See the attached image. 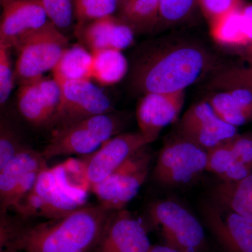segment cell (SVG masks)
Segmentation results:
<instances>
[{
	"label": "cell",
	"mask_w": 252,
	"mask_h": 252,
	"mask_svg": "<svg viewBox=\"0 0 252 252\" xmlns=\"http://www.w3.org/2000/svg\"><path fill=\"white\" fill-rule=\"evenodd\" d=\"M207 151L180 135L164 144L154 175L166 187L187 185L207 169Z\"/></svg>",
	"instance_id": "obj_10"
},
{
	"label": "cell",
	"mask_w": 252,
	"mask_h": 252,
	"mask_svg": "<svg viewBox=\"0 0 252 252\" xmlns=\"http://www.w3.org/2000/svg\"><path fill=\"white\" fill-rule=\"evenodd\" d=\"M86 197L87 193L68 185L56 167L46 165L31 191L14 209L23 217L54 220L84 207Z\"/></svg>",
	"instance_id": "obj_3"
},
{
	"label": "cell",
	"mask_w": 252,
	"mask_h": 252,
	"mask_svg": "<svg viewBox=\"0 0 252 252\" xmlns=\"http://www.w3.org/2000/svg\"><path fill=\"white\" fill-rule=\"evenodd\" d=\"M210 85L217 91L235 87L252 89V64L249 67L225 68L212 77Z\"/></svg>",
	"instance_id": "obj_27"
},
{
	"label": "cell",
	"mask_w": 252,
	"mask_h": 252,
	"mask_svg": "<svg viewBox=\"0 0 252 252\" xmlns=\"http://www.w3.org/2000/svg\"><path fill=\"white\" fill-rule=\"evenodd\" d=\"M149 214L167 246L180 252H199L203 249V226L183 205L172 200H160L151 205Z\"/></svg>",
	"instance_id": "obj_8"
},
{
	"label": "cell",
	"mask_w": 252,
	"mask_h": 252,
	"mask_svg": "<svg viewBox=\"0 0 252 252\" xmlns=\"http://www.w3.org/2000/svg\"><path fill=\"white\" fill-rule=\"evenodd\" d=\"M113 212L84 206L64 216L29 226L1 217V249L18 252H94Z\"/></svg>",
	"instance_id": "obj_1"
},
{
	"label": "cell",
	"mask_w": 252,
	"mask_h": 252,
	"mask_svg": "<svg viewBox=\"0 0 252 252\" xmlns=\"http://www.w3.org/2000/svg\"><path fill=\"white\" fill-rule=\"evenodd\" d=\"M198 8V0H160L157 30L166 29L187 22Z\"/></svg>",
	"instance_id": "obj_25"
},
{
	"label": "cell",
	"mask_w": 252,
	"mask_h": 252,
	"mask_svg": "<svg viewBox=\"0 0 252 252\" xmlns=\"http://www.w3.org/2000/svg\"><path fill=\"white\" fill-rule=\"evenodd\" d=\"M91 78L99 85L118 84L128 71V63L122 51L100 50L92 52Z\"/></svg>",
	"instance_id": "obj_22"
},
{
	"label": "cell",
	"mask_w": 252,
	"mask_h": 252,
	"mask_svg": "<svg viewBox=\"0 0 252 252\" xmlns=\"http://www.w3.org/2000/svg\"><path fill=\"white\" fill-rule=\"evenodd\" d=\"M1 252H18L14 251V250H10V249L5 248L1 249Z\"/></svg>",
	"instance_id": "obj_35"
},
{
	"label": "cell",
	"mask_w": 252,
	"mask_h": 252,
	"mask_svg": "<svg viewBox=\"0 0 252 252\" xmlns=\"http://www.w3.org/2000/svg\"><path fill=\"white\" fill-rule=\"evenodd\" d=\"M225 122L238 127L252 122V89L235 87L217 91L207 99Z\"/></svg>",
	"instance_id": "obj_19"
},
{
	"label": "cell",
	"mask_w": 252,
	"mask_h": 252,
	"mask_svg": "<svg viewBox=\"0 0 252 252\" xmlns=\"http://www.w3.org/2000/svg\"><path fill=\"white\" fill-rule=\"evenodd\" d=\"M123 126L122 118L113 112L88 118L52 132V137L41 154L46 160L61 156L89 155L120 134Z\"/></svg>",
	"instance_id": "obj_4"
},
{
	"label": "cell",
	"mask_w": 252,
	"mask_h": 252,
	"mask_svg": "<svg viewBox=\"0 0 252 252\" xmlns=\"http://www.w3.org/2000/svg\"><path fill=\"white\" fill-rule=\"evenodd\" d=\"M9 49L0 46V104L4 105L9 98L15 84Z\"/></svg>",
	"instance_id": "obj_31"
},
{
	"label": "cell",
	"mask_w": 252,
	"mask_h": 252,
	"mask_svg": "<svg viewBox=\"0 0 252 252\" xmlns=\"http://www.w3.org/2000/svg\"><path fill=\"white\" fill-rule=\"evenodd\" d=\"M240 3L241 0H198L199 9L210 26L240 9Z\"/></svg>",
	"instance_id": "obj_29"
},
{
	"label": "cell",
	"mask_w": 252,
	"mask_h": 252,
	"mask_svg": "<svg viewBox=\"0 0 252 252\" xmlns=\"http://www.w3.org/2000/svg\"><path fill=\"white\" fill-rule=\"evenodd\" d=\"M160 0H119L116 16L135 33H150L157 30Z\"/></svg>",
	"instance_id": "obj_20"
},
{
	"label": "cell",
	"mask_w": 252,
	"mask_h": 252,
	"mask_svg": "<svg viewBox=\"0 0 252 252\" xmlns=\"http://www.w3.org/2000/svg\"><path fill=\"white\" fill-rule=\"evenodd\" d=\"M60 86L61 96L59 107L47 126L52 132L88 118L114 111L108 96L91 80L67 81Z\"/></svg>",
	"instance_id": "obj_7"
},
{
	"label": "cell",
	"mask_w": 252,
	"mask_h": 252,
	"mask_svg": "<svg viewBox=\"0 0 252 252\" xmlns=\"http://www.w3.org/2000/svg\"><path fill=\"white\" fill-rule=\"evenodd\" d=\"M228 144L235 157L252 169V133L238 134Z\"/></svg>",
	"instance_id": "obj_32"
},
{
	"label": "cell",
	"mask_w": 252,
	"mask_h": 252,
	"mask_svg": "<svg viewBox=\"0 0 252 252\" xmlns=\"http://www.w3.org/2000/svg\"><path fill=\"white\" fill-rule=\"evenodd\" d=\"M47 165L41 152L24 147L0 168L1 215L15 208L34 187L38 176Z\"/></svg>",
	"instance_id": "obj_11"
},
{
	"label": "cell",
	"mask_w": 252,
	"mask_h": 252,
	"mask_svg": "<svg viewBox=\"0 0 252 252\" xmlns=\"http://www.w3.org/2000/svg\"><path fill=\"white\" fill-rule=\"evenodd\" d=\"M185 91L172 94H147L139 102L136 112L142 135L154 142L164 127L177 120L185 103Z\"/></svg>",
	"instance_id": "obj_17"
},
{
	"label": "cell",
	"mask_w": 252,
	"mask_h": 252,
	"mask_svg": "<svg viewBox=\"0 0 252 252\" xmlns=\"http://www.w3.org/2000/svg\"><path fill=\"white\" fill-rule=\"evenodd\" d=\"M75 33L91 53L106 49L122 51L135 41V32L115 14L77 25Z\"/></svg>",
	"instance_id": "obj_18"
},
{
	"label": "cell",
	"mask_w": 252,
	"mask_h": 252,
	"mask_svg": "<svg viewBox=\"0 0 252 252\" xmlns=\"http://www.w3.org/2000/svg\"><path fill=\"white\" fill-rule=\"evenodd\" d=\"M24 147L18 134L4 122L0 126V168L6 165Z\"/></svg>",
	"instance_id": "obj_30"
},
{
	"label": "cell",
	"mask_w": 252,
	"mask_h": 252,
	"mask_svg": "<svg viewBox=\"0 0 252 252\" xmlns=\"http://www.w3.org/2000/svg\"><path fill=\"white\" fill-rule=\"evenodd\" d=\"M213 56L203 46L189 41L152 45L135 61L130 85L137 94L185 91L211 70Z\"/></svg>",
	"instance_id": "obj_2"
},
{
	"label": "cell",
	"mask_w": 252,
	"mask_h": 252,
	"mask_svg": "<svg viewBox=\"0 0 252 252\" xmlns=\"http://www.w3.org/2000/svg\"><path fill=\"white\" fill-rule=\"evenodd\" d=\"M152 156L147 146L129 157L105 180L94 186L91 191L99 200V205L109 211L124 209L145 182Z\"/></svg>",
	"instance_id": "obj_9"
},
{
	"label": "cell",
	"mask_w": 252,
	"mask_h": 252,
	"mask_svg": "<svg viewBox=\"0 0 252 252\" xmlns=\"http://www.w3.org/2000/svg\"><path fill=\"white\" fill-rule=\"evenodd\" d=\"M206 170L225 182H238L252 173L251 167L235 157L228 142L207 151Z\"/></svg>",
	"instance_id": "obj_23"
},
{
	"label": "cell",
	"mask_w": 252,
	"mask_h": 252,
	"mask_svg": "<svg viewBox=\"0 0 252 252\" xmlns=\"http://www.w3.org/2000/svg\"><path fill=\"white\" fill-rule=\"evenodd\" d=\"M1 3L0 46L16 49L49 21L41 0H2Z\"/></svg>",
	"instance_id": "obj_13"
},
{
	"label": "cell",
	"mask_w": 252,
	"mask_h": 252,
	"mask_svg": "<svg viewBox=\"0 0 252 252\" xmlns=\"http://www.w3.org/2000/svg\"><path fill=\"white\" fill-rule=\"evenodd\" d=\"M68 46L67 38L49 21L16 48L15 81L21 85L44 77V73L54 69Z\"/></svg>",
	"instance_id": "obj_6"
},
{
	"label": "cell",
	"mask_w": 252,
	"mask_h": 252,
	"mask_svg": "<svg viewBox=\"0 0 252 252\" xmlns=\"http://www.w3.org/2000/svg\"><path fill=\"white\" fill-rule=\"evenodd\" d=\"M152 143L140 132L119 134L94 153L74 160V178L79 189L88 193L142 147Z\"/></svg>",
	"instance_id": "obj_5"
},
{
	"label": "cell",
	"mask_w": 252,
	"mask_h": 252,
	"mask_svg": "<svg viewBox=\"0 0 252 252\" xmlns=\"http://www.w3.org/2000/svg\"><path fill=\"white\" fill-rule=\"evenodd\" d=\"M119 0H74V14L77 25L114 15Z\"/></svg>",
	"instance_id": "obj_26"
},
{
	"label": "cell",
	"mask_w": 252,
	"mask_h": 252,
	"mask_svg": "<svg viewBox=\"0 0 252 252\" xmlns=\"http://www.w3.org/2000/svg\"><path fill=\"white\" fill-rule=\"evenodd\" d=\"M92 53L81 44L68 46L51 70L59 84L67 81L91 80Z\"/></svg>",
	"instance_id": "obj_21"
},
{
	"label": "cell",
	"mask_w": 252,
	"mask_h": 252,
	"mask_svg": "<svg viewBox=\"0 0 252 252\" xmlns=\"http://www.w3.org/2000/svg\"><path fill=\"white\" fill-rule=\"evenodd\" d=\"M206 151L238 135V129L223 121L207 99L190 106L180 124V134Z\"/></svg>",
	"instance_id": "obj_12"
},
{
	"label": "cell",
	"mask_w": 252,
	"mask_h": 252,
	"mask_svg": "<svg viewBox=\"0 0 252 252\" xmlns=\"http://www.w3.org/2000/svg\"><path fill=\"white\" fill-rule=\"evenodd\" d=\"M148 252H180L167 245H152Z\"/></svg>",
	"instance_id": "obj_33"
},
{
	"label": "cell",
	"mask_w": 252,
	"mask_h": 252,
	"mask_svg": "<svg viewBox=\"0 0 252 252\" xmlns=\"http://www.w3.org/2000/svg\"><path fill=\"white\" fill-rule=\"evenodd\" d=\"M209 229L227 252H252V220L214 200L203 207Z\"/></svg>",
	"instance_id": "obj_14"
},
{
	"label": "cell",
	"mask_w": 252,
	"mask_h": 252,
	"mask_svg": "<svg viewBox=\"0 0 252 252\" xmlns=\"http://www.w3.org/2000/svg\"><path fill=\"white\" fill-rule=\"evenodd\" d=\"M212 194L214 200L252 220V173L238 182H220Z\"/></svg>",
	"instance_id": "obj_24"
},
{
	"label": "cell",
	"mask_w": 252,
	"mask_h": 252,
	"mask_svg": "<svg viewBox=\"0 0 252 252\" xmlns=\"http://www.w3.org/2000/svg\"><path fill=\"white\" fill-rule=\"evenodd\" d=\"M1 1H2V0H1Z\"/></svg>",
	"instance_id": "obj_36"
},
{
	"label": "cell",
	"mask_w": 252,
	"mask_h": 252,
	"mask_svg": "<svg viewBox=\"0 0 252 252\" xmlns=\"http://www.w3.org/2000/svg\"><path fill=\"white\" fill-rule=\"evenodd\" d=\"M61 96L59 83L54 79L41 77L20 85L18 111L32 125L47 127L59 107Z\"/></svg>",
	"instance_id": "obj_15"
},
{
	"label": "cell",
	"mask_w": 252,
	"mask_h": 252,
	"mask_svg": "<svg viewBox=\"0 0 252 252\" xmlns=\"http://www.w3.org/2000/svg\"><path fill=\"white\" fill-rule=\"evenodd\" d=\"M246 56L252 63V42L250 43L246 49Z\"/></svg>",
	"instance_id": "obj_34"
},
{
	"label": "cell",
	"mask_w": 252,
	"mask_h": 252,
	"mask_svg": "<svg viewBox=\"0 0 252 252\" xmlns=\"http://www.w3.org/2000/svg\"><path fill=\"white\" fill-rule=\"evenodd\" d=\"M49 21L60 31L67 29L75 19L74 0H41Z\"/></svg>",
	"instance_id": "obj_28"
},
{
	"label": "cell",
	"mask_w": 252,
	"mask_h": 252,
	"mask_svg": "<svg viewBox=\"0 0 252 252\" xmlns=\"http://www.w3.org/2000/svg\"><path fill=\"white\" fill-rule=\"evenodd\" d=\"M152 246L142 222L123 209L111 214L94 252H148Z\"/></svg>",
	"instance_id": "obj_16"
}]
</instances>
